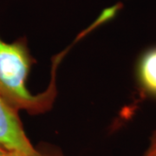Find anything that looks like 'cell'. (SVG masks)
<instances>
[{
  "mask_svg": "<svg viewBox=\"0 0 156 156\" xmlns=\"http://www.w3.org/2000/svg\"><path fill=\"white\" fill-rule=\"evenodd\" d=\"M31 156H64V154L59 148L46 145L36 147V150Z\"/></svg>",
  "mask_w": 156,
  "mask_h": 156,
  "instance_id": "cell-4",
  "label": "cell"
},
{
  "mask_svg": "<svg viewBox=\"0 0 156 156\" xmlns=\"http://www.w3.org/2000/svg\"><path fill=\"white\" fill-rule=\"evenodd\" d=\"M136 76L140 89L156 98V47L146 50L140 57Z\"/></svg>",
  "mask_w": 156,
  "mask_h": 156,
  "instance_id": "cell-3",
  "label": "cell"
},
{
  "mask_svg": "<svg viewBox=\"0 0 156 156\" xmlns=\"http://www.w3.org/2000/svg\"><path fill=\"white\" fill-rule=\"evenodd\" d=\"M32 154H26L23 152L16 150H5L0 152V156H31Z\"/></svg>",
  "mask_w": 156,
  "mask_h": 156,
  "instance_id": "cell-6",
  "label": "cell"
},
{
  "mask_svg": "<svg viewBox=\"0 0 156 156\" xmlns=\"http://www.w3.org/2000/svg\"><path fill=\"white\" fill-rule=\"evenodd\" d=\"M142 156H156V130L152 134L148 146Z\"/></svg>",
  "mask_w": 156,
  "mask_h": 156,
  "instance_id": "cell-5",
  "label": "cell"
},
{
  "mask_svg": "<svg viewBox=\"0 0 156 156\" xmlns=\"http://www.w3.org/2000/svg\"><path fill=\"white\" fill-rule=\"evenodd\" d=\"M5 150H7V149H5V148H3V147H0V152H2V151H5Z\"/></svg>",
  "mask_w": 156,
  "mask_h": 156,
  "instance_id": "cell-7",
  "label": "cell"
},
{
  "mask_svg": "<svg viewBox=\"0 0 156 156\" xmlns=\"http://www.w3.org/2000/svg\"><path fill=\"white\" fill-rule=\"evenodd\" d=\"M0 147L7 150L32 154L36 147L27 136L18 111L0 95Z\"/></svg>",
  "mask_w": 156,
  "mask_h": 156,
  "instance_id": "cell-2",
  "label": "cell"
},
{
  "mask_svg": "<svg viewBox=\"0 0 156 156\" xmlns=\"http://www.w3.org/2000/svg\"><path fill=\"white\" fill-rule=\"evenodd\" d=\"M33 63L25 38L12 43L0 38V95L18 112L40 115L50 110L56 99V67L47 89L34 95L27 87V78Z\"/></svg>",
  "mask_w": 156,
  "mask_h": 156,
  "instance_id": "cell-1",
  "label": "cell"
}]
</instances>
